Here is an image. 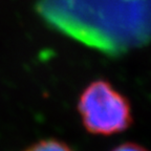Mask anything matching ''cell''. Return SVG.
I'll use <instances>...</instances> for the list:
<instances>
[{"label":"cell","instance_id":"6da1fadb","mask_svg":"<svg viewBox=\"0 0 151 151\" xmlns=\"http://www.w3.org/2000/svg\"><path fill=\"white\" fill-rule=\"evenodd\" d=\"M78 109L84 127L93 134L119 133L132 121L128 100L104 80L93 81L83 90Z\"/></svg>","mask_w":151,"mask_h":151},{"label":"cell","instance_id":"3957f363","mask_svg":"<svg viewBox=\"0 0 151 151\" xmlns=\"http://www.w3.org/2000/svg\"><path fill=\"white\" fill-rule=\"evenodd\" d=\"M111 151H148V150L137 144L125 143V144H122V145H120V146L116 147V148Z\"/></svg>","mask_w":151,"mask_h":151},{"label":"cell","instance_id":"7a4b0ae2","mask_svg":"<svg viewBox=\"0 0 151 151\" xmlns=\"http://www.w3.org/2000/svg\"><path fill=\"white\" fill-rule=\"evenodd\" d=\"M25 151H73L67 145L56 139H44L31 146Z\"/></svg>","mask_w":151,"mask_h":151}]
</instances>
